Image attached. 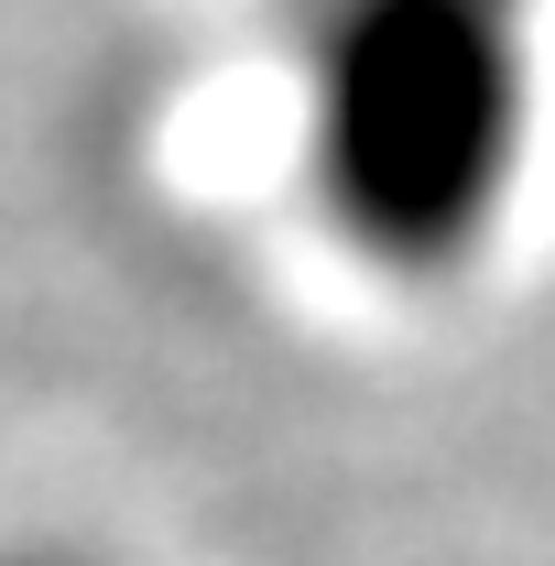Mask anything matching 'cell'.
I'll use <instances>...</instances> for the list:
<instances>
[{"label": "cell", "instance_id": "1", "mask_svg": "<svg viewBox=\"0 0 555 566\" xmlns=\"http://www.w3.org/2000/svg\"><path fill=\"white\" fill-rule=\"evenodd\" d=\"M534 153V0H305V175L381 273H458Z\"/></svg>", "mask_w": 555, "mask_h": 566}, {"label": "cell", "instance_id": "2", "mask_svg": "<svg viewBox=\"0 0 555 566\" xmlns=\"http://www.w3.org/2000/svg\"><path fill=\"white\" fill-rule=\"evenodd\" d=\"M0 566H98L87 545H0Z\"/></svg>", "mask_w": 555, "mask_h": 566}]
</instances>
